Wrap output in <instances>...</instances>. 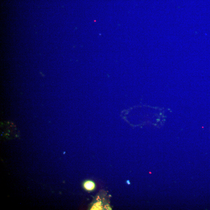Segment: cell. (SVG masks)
<instances>
[{"label":"cell","mask_w":210,"mask_h":210,"mask_svg":"<svg viewBox=\"0 0 210 210\" xmlns=\"http://www.w3.org/2000/svg\"><path fill=\"white\" fill-rule=\"evenodd\" d=\"M83 187L86 190L92 191L95 189V183L93 181H86L83 184Z\"/></svg>","instance_id":"1"},{"label":"cell","mask_w":210,"mask_h":210,"mask_svg":"<svg viewBox=\"0 0 210 210\" xmlns=\"http://www.w3.org/2000/svg\"><path fill=\"white\" fill-rule=\"evenodd\" d=\"M103 209V206L102 205V203L101 202H97L94 204L91 208V210H102Z\"/></svg>","instance_id":"2"},{"label":"cell","mask_w":210,"mask_h":210,"mask_svg":"<svg viewBox=\"0 0 210 210\" xmlns=\"http://www.w3.org/2000/svg\"><path fill=\"white\" fill-rule=\"evenodd\" d=\"M126 183H127V184H130V181L129 180H128V181H126Z\"/></svg>","instance_id":"3"}]
</instances>
